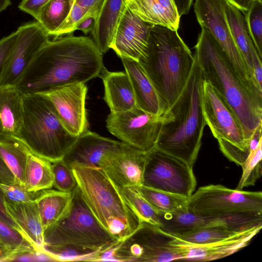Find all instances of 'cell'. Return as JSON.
<instances>
[{
	"instance_id": "obj_21",
	"label": "cell",
	"mask_w": 262,
	"mask_h": 262,
	"mask_svg": "<svg viewBox=\"0 0 262 262\" xmlns=\"http://www.w3.org/2000/svg\"><path fill=\"white\" fill-rule=\"evenodd\" d=\"M23 118L21 92L15 86L0 88V139H18Z\"/></svg>"
},
{
	"instance_id": "obj_34",
	"label": "cell",
	"mask_w": 262,
	"mask_h": 262,
	"mask_svg": "<svg viewBox=\"0 0 262 262\" xmlns=\"http://www.w3.org/2000/svg\"><path fill=\"white\" fill-rule=\"evenodd\" d=\"M0 242L15 253L37 249L24 234L1 218Z\"/></svg>"
},
{
	"instance_id": "obj_19",
	"label": "cell",
	"mask_w": 262,
	"mask_h": 262,
	"mask_svg": "<svg viewBox=\"0 0 262 262\" xmlns=\"http://www.w3.org/2000/svg\"><path fill=\"white\" fill-rule=\"evenodd\" d=\"M104 86L103 99L111 113H121L137 105L134 91L125 72H111L105 67L101 72Z\"/></svg>"
},
{
	"instance_id": "obj_5",
	"label": "cell",
	"mask_w": 262,
	"mask_h": 262,
	"mask_svg": "<svg viewBox=\"0 0 262 262\" xmlns=\"http://www.w3.org/2000/svg\"><path fill=\"white\" fill-rule=\"evenodd\" d=\"M139 62L168 110L183 90L193 66L190 49L177 30L152 25L146 55Z\"/></svg>"
},
{
	"instance_id": "obj_31",
	"label": "cell",
	"mask_w": 262,
	"mask_h": 262,
	"mask_svg": "<svg viewBox=\"0 0 262 262\" xmlns=\"http://www.w3.org/2000/svg\"><path fill=\"white\" fill-rule=\"evenodd\" d=\"M249 229L239 231L224 226H210L175 236L193 244H211L233 239L243 234Z\"/></svg>"
},
{
	"instance_id": "obj_36",
	"label": "cell",
	"mask_w": 262,
	"mask_h": 262,
	"mask_svg": "<svg viewBox=\"0 0 262 262\" xmlns=\"http://www.w3.org/2000/svg\"><path fill=\"white\" fill-rule=\"evenodd\" d=\"M52 163L53 187L61 191L71 192L78 186L72 168L63 160Z\"/></svg>"
},
{
	"instance_id": "obj_18",
	"label": "cell",
	"mask_w": 262,
	"mask_h": 262,
	"mask_svg": "<svg viewBox=\"0 0 262 262\" xmlns=\"http://www.w3.org/2000/svg\"><path fill=\"white\" fill-rule=\"evenodd\" d=\"M120 58L131 82L137 105L155 115L165 114L167 109L140 62L127 57Z\"/></svg>"
},
{
	"instance_id": "obj_30",
	"label": "cell",
	"mask_w": 262,
	"mask_h": 262,
	"mask_svg": "<svg viewBox=\"0 0 262 262\" xmlns=\"http://www.w3.org/2000/svg\"><path fill=\"white\" fill-rule=\"evenodd\" d=\"M118 189L141 222L159 228L161 225L160 212L142 195L136 186H117Z\"/></svg>"
},
{
	"instance_id": "obj_40",
	"label": "cell",
	"mask_w": 262,
	"mask_h": 262,
	"mask_svg": "<svg viewBox=\"0 0 262 262\" xmlns=\"http://www.w3.org/2000/svg\"><path fill=\"white\" fill-rule=\"evenodd\" d=\"M104 0H74L73 4L80 7L88 17L97 16Z\"/></svg>"
},
{
	"instance_id": "obj_1",
	"label": "cell",
	"mask_w": 262,
	"mask_h": 262,
	"mask_svg": "<svg viewBox=\"0 0 262 262\" xmlns=\"http://www.w3.org/2000/svg\"><path fill=\"white\" fill-rule=\"evenodd\" d=\"M104 67L102 53L93 39L70 33L49 40L15 87L23 95L42 94L68 83H85Z\"/></svg>"
},
{
	"instance_id": "obj_29",
	"label": "cell",
	"mask_w": 262,
	"mask_h": 262,
	"mask_svg": "<svg viewBox=\"0 0 262 262\" xmlns=\"http://www.w3.org/2000/svg\"><path fill=\"white\" fill-rule=\"evenodd\" d=\"M73 2L49 0L40 8L35 19L49 36H53L69 15Z\"/></svg>"
},
{
	"instance_id": "obj_48",
	"label": "cell",
	"mask_w": 262,
	"mask_h": 262,
	"mask_svg": "<svg viewBox=\"0 0 262 262\" xmlns=\"http://www.w3.org/2000/svg\"><path fill=\"white\" fill-rule=\"evenodd\" d=\"M10 0H0V13L11 5Z\"/></svg>"
},
{
	"instance_id": "obj_20",
	"label": "cell",
	"mask_w": 262,
	"mask_h": 262,
	"mask_svg": "<svg viewBox=\"0 0 262 262\" xmlns=\"http://www.w3.org/2000/svg\"><path fill=\"white\" fill-rule=\"evenodd\" d=\"M125 5L143 21L178 30L181 16L173 0H125Z\"/></svg>"
},
{
	"instance_id": "obj_9",
	"label": "cell",
	"mask_w": 262,
	"mask_h": 262,
	"mask_svg": "<svg viewBox=\"0 0 262 262\" xmlns=\"http://www.w3.org/2000/svg\"><path fill=\"white\" fill-rule=\"evenodd\" d=\"M188 207L199 213L210 215L262 214V193L209 185L200 187L191 194Z\"/></svg>"
},
{
	"instance_id": "obj_25",
	"label": "cell",
	"mask_w": 262,
	"mask_h": 262,
	"mask_svg": "<svg viewBox=\"0 0 262 262\" xmlns=\"http://www.w3.org/2000/svg\"><path fill=\"white\" fill-rule=\"evenodd\" d=\"M225 12L234 42L244 59L250 76L254 80L251 58L258 53L249 34L245 15L237 7L227 1Z\"/></svg>"
},
{
	"instance_id": "obj_3",
	"label": "cell",
	"mask_w": 262,
	"mask_h": 262,
	"mask_svg": "<svg viewBox=\"0 0 262 262\" xmlns=\"http://www.w3.org/2000/svg\"><path fill=\"white\" fill-rule=\"evenodd\" d=\"M194 57L207 81L235 115L249 141L262 123V92L244 82L210 32L202 27Z\"/></svg>"
},
{
	"instance_id": "obj_22",
	"label": "cell",
	"mask_w": 262,
	"mask_h": 262,
	"mask_svg": "<svg viewBox=\"0 0 262 262\" xmlns=\"http://www.w3.org/2000/svg\"><path fill=\"white\" fill-rule=\"evenodd\" d=\"M125 4L123 0H104L91 32L93 40L102 54L110 49Z\"/></svg>"
},
{
	"instance_id": "obj_24",
	"label": "cell",
	"mask_w": 262,
	"mask_h": 262,
	"mask_svg": "<svg viewBox=\"0 0 262 262\" xmlns=\"http://www.w3.org/2000/svg\"><path fill=\"white\" fill-rule=\"evenodd\" d=\"M160 217L161 225L159 228L174 236L183 235L215 224V220L212 216L194 212L188 206L173 212H160Z\"/></svg>"
},
{
	"instance_id": "obj_14",
	"label": "cell",
	"mask_w": 262,
	"mask_h": 262,
	"mask_svg": "<svg viewBox=\"0 0 262 262\" xmlns=\"http://www.w3.org/2000/svg\"><path fill=\"white\" fill-rule=\"evenodd\" d=\"M88 88L84 82H74L55 87L40 94L52 103L63 126L78 137L89 130L85 108Z\"/></svg>"
},
{
	"instance_id": "obj_27",
	"label": "cell",
	"mask_w": 262,
	"mask_h": 262,
	"mask_svg": "<svg viewBox=\"0 0 262 262\" xmlns=\"http://www.w3.org/2000/svg\"><path fill=\"white\" fill-rule=\"evenodd\" d=\"M53 185L52 163L30 151L25 170L24 186L29 191L38 192L52 188Z\"/></svg>"
},
{
	"instance_id": "obj_7",
	"label": "cell",
	"mask_w": 262,
	"mask_h": 262,
	"mask_svg": "<svg viewBox=\"0 0 262 262\" xmlns=\"http://www.w3.org/2000/svg\"><path fill=\"white\" fill-rule=\"evenodd\" d=\"M23 118L18 140L51 163L62 160L77 137L63 126L51 101L40 94L23 95Z\"/></svg>"
},
{
	"instance_id": "obj_50",
	"label": "cell",
	"mask_w": 262,
	"mask_h": 262,
	"mask_svg": "<svg viewBox=\"0 0 262 262\" xmlns=\"http://www.w3.org/2000/svg\"><path fill=\"white\" fill-rule=\"evenodd\" d=\"M124 1H125V0H123Z\"/></svg>"
},
{
	"instance_id": "obj_39",
	"label": "cell",
	"mask_w": 262,
	"mask_h": 262,
	"mask_svg": "<svg viewBox=\"0 0 262 262\" xmlns=\"http://www.w3.org/2000/svg\"><path fill=\"white\" fill-rule=\"evenodd\" d=\"M17 37L16 31L0 39V77L3 66L11 52Z\"/></svg>"
},
{
	"instance_id": "obj_13",
	"label": "cell",
	"mask_w": 262,
	"mask_h": 262,
	"mask_svg": "<svg viewBox=\"0 0 262 262\" xmlns=\"http://www.w3.org/2000/svg\"><path fill=\"white\" fill-rule=\"evenodd\" d=\"M16 31L15 42L2 69L0 88L15 86L39 51L50 40L49 35L37 21L23 24Z\"/></svg>"
},
{
	"instance_id": "obj_35",
	"label": "cell",
	"mask_w": 262,
	"mask_h": 262,
	"mask_svg": "<svg viewBox=\"0 0 262 262\" xmlns=\"http://www.w3.org/2000/svg\"><path fill=\"white\" fill-rule=\"evenodd\" d=\"M247 28L259 57L262 56V2L254 0L244 13Z\"/></svg>"
},
{
	"instance_id": "obj_49",
	"label": "cell",
	"mask_w": 262,
	"mask_h": 262,
	"mask_svg": "<svg viewBox=\"0 0 262 262\" xmlns=\"http://www.w3.org/2000/svg\"><path fill=\"white\" fill-rule=\"evenodd\" d=\"M252 2H253L254 0H251Z\"/></svg>"
},
{
	"instance_id": "obj_44",
	"label": "cell",
	"mask_w": 262,
	"mask_h": 262,
	"mask_svg": "<svg viewBox=\"0 0 262 262\" xmlns=\"http://www.w3.org/2000/svg\"><path fill=\"white\" fill-rule=\"evenodd\" d=\"M96 16H90L80 22L76 28V30L81 31L84 34L91 32L94 27Z\"/></svg>"
},
{
	"instance_id": "obj_23",
	"label": "cell",
	"mask_w": 262,
	"mask_h": 262,
	"mask_svg": "<svg viewBox=\"0 0 262 262\" xmlns=\"http://www.w3.org/2000/svg\"><path fill=\"white\" fill-rule=\"evenodd\" d=\"M6 210L23 232L37 250H43V232L35 201L12 203L5 201Z\"/></svg>"
},
{
	"instance_id": "obj_28",
	"label": "cell",
	"mask_w": 262,
	"mask_h": 262,
	"mask_svg": "<svg viewBox=\"0 0 262 262\" xmlns=\"http://www.w3.org/2000/svg\"><path fill=\"white\" fill-rule=\"evenodd\" d=\"M30 152L18 139H0V157L14 176L16 183L23 185L27 157Z\"/></svg>"
},
{
	"instance_id": "obj_26",
	"label": "cell",
	"mask_w": 262,
	"mask_h": 262,
	"mask_svg": "<svg viewBox=\"0 0 262 262\" xmlns=\"http://www.w3.org/2000/svg\"><path fill=\"white\" fill-rule=\"evenodd\" d=\"M72 192H63L52 188L40 191L34 201L44 230L65 213L72 200Z\"/></svg>"
},
{
	"instance_id": "obj_32",
	"label": "cell",
	"mask_w": 262,
	"mask_h": 262,
	"mask_svg": "<svg viewBox=\"0 0 262 262\" xmlns=\"http://www.w3.org/2000/svg\"><path fill=\"white\" fill-rule=\"evenodd\" d=\"M142 195L159 212H173L188 206L184 196L141 185L137 187Z\"/></svg>"
},
{
	"instance_id": "obj_15",
	"label": "cell",
	"mask_w": 262,
	"mask_h": 262,
	"mask_svg": "<svg viewBox=\"0 0 262 262\" xmlns=\"http://www.w3.org/2000/svg\"><path fill=\"white\" fill-rule=\"evenodd\" d=\"M152 26L141 19L125 5L110 48L119 57H127L139 61L146 55Z\"/></svg>"
},
{
	"instance_id": "obj_37",
	"label": "cell",
	"mask_w": 262,
	"mask_h": 262,
	"mask_svg": "<svg viewBox=\"0 0 262 262\" xmlns=\"http://www.w3.org/2000/svg\"><path fill=\"white\" fill-rule=\"evenodd\" d=\"M6 201L12 203L34 201L40 191H29L23 185L16 182L12 184L0 183Z\"/></svg>"
},
{
	"instance_id": "obj_12",
	"label": "cell",
	"mask_w": 262,
	"mask_h": 262,
	"mask_svg": "<svg viewBox=\"0 0 262 262\" xmlns=\"http://www.w3.org/2000/svg\"><path fill=\"white\" fill-rule=\"evenodd\" d=\"M165 118V114L155 115L136 105L126 112L110 113L106 127L121 142L148 152L155 148Z\"/></svg>"
},
{
	"instance_id": "obj_17",
	"label": "cell",
	"mask_w": 262,
	"mask_h": 262,
	"mask_svg": "<svg viewBox=\"0 0 262 262\" xmlns=\"http://www.w3.org/2000/svg\"><path fill=\"white\" fill-rule=\"evenodd\" d=\"M124 144L89 130L77 137L62 160L69 166L76 163L100 168L105 159Z\"/></svg>"
},
{
	"instance_id": "obj_4",
	"label": "cell",
	"mask_w": 262,
	"mask_h": 262,
	"mask_svg": "<svg viewBox=\"0 0 262 262\" xmlns=\"http://www.w3.org/2000/svg\"><path fill=\"white\" fill-rule=\"evenodd\" d=\"M194 58V64L186 84L165 113L155 146L192 167L201 146L206 125L202 106L204 79L201 68Z\"/></svg>"
},
{
	"instance_id": "obj_41",
	"label": "cell",
	"mask_w": 262,
	"mask_h": 262,
	"mask_svg": "<svg viewBox=\"0 0 262 262\" xmlns=\"http://www.w3.org/2000/svg\"><path fill=\"white\" fill-rule=\"evenodd\" d=\"M49 0H22L19 9L36 18L40 8Z\"/></svg>"
},
{
	"instance_id": "obj_38",
	"label": "cell",
	"mask_w": 262,
	"mask_h": 262,
	"mask_svg": "<svg viewBox=\"0 0 262 262\" xmlns=\"http://www.w3.org/2000/svg\"><path fill=\"white\" fill-rule=\"evenodd\" d=\"M86 18L85 14L82 9L73 4L69 15L54 34V38L65 34L73 33L76 30L79 24Z\"/></svg>"
},
{
	"instance_id": "obj_42",
	"label": "cell",
	"mask_w": 262,
	"mask_h": 262,
	"mask_svg": "<svg viewBox=\"0 0 262 262\" xmlns=\"http://www.w3.org/2000/svg\"><path fill=\"white\" fill-rule=\"evenodd\" d=\"M5 199L4 193L0 187V218L24 234L19 227L8 213L5 206Z\"/></svg>"
},
{
	"instance_id": "obj_47",
	"label": "cell",
	"mask_w": 262,
	"mask_h": 262,
	"mask_svg": "<svg viewBox=\"0 0 262 262\" xmlns=\"http://www.w3.org/2000/svg\"><path fill=\"white\" fill-rule=\"evenodd\" d=\"M15 252L0 242V261H11Z\"/></svg>"
},
{
	"instance_id": "obj_46",
	"label": "cell",
	"mask_w": 262,
	"mask_h": 262,
	"mask_svg": "<svg viewBox=\"0 0 262 262\" xmlns=\"http://www.w3.org/2000/svg\"><path fill=\"white\" fill-rule=\"evenodd\" d=\"M233 4L244 14L250 8L252 1L251 0H226Z\"/></svg>"
},
{
	"instance_id": "obj_11",
	"label": "cell",
	"mask_w": 262,
	"mask_h": 262,
	"mask_svg": "<svg viewBox=\"0 0 262 262\" xmlns=\"http://www.w3.org/2000/svg\"><path fill=\"white\" fill-rule=\"evenodd\" d=\"M226 0H195L194 10L200 26L206 28L219 44L238 76L251 87L261 91L250 76L232 35L225 12Z\"/></svg>"
},
{
	"instance_id": "obj_33",
	"label": "cell",
	"mask_w": 262,
	"mask_h": 262,
	"mask_svg": "<svg viewBox=\"0 0 262 262\" xmlns=\"http://www.w3.org/2000/svg\"><path fill=\"white\" fill-rule=\"evenodd\" d=\"M262 140L257 148L251 151L245 162L241 165L243 173L235 189L241 190L244 187L254 185L261 177Z\"/></svg>"
},
{
	"instance_id": "obj_2",
	"label": "cell",
	"mask_w": 262,
	"mask_h": 262,
	"mask_svg": "<svg viewBox=\"0 0 262 262\" xmlns=\"http://www.w3.org/2000/svg\"><path fill=\"white\" fill-rule=\"evenodd\" d=\"M72 194L63 215L45 229L43 250L54 261H105L120 241L100 225L78 186Z\"/></svg>"
},
{
	"instance_id": "obj_8",
	"label": "cell",
	"mask_w": 262,
	"mask_h": 262,
	"mask_svg": "<svg viewBox=\"0 0 262 262\" xmlns=\"http://www.w3.org/2000/svg\"><path fill=\"white\" fill-rule=\"evenodd\" d=\"M202 106L206 124L217 139L221 150L230 161L241 166L251 152L249 140H246L234 114L204 80Z\"/></svg>"
},
{
	"instance_id": "obj_10",
	"label": "cell",
	"mask_w": 262,
	"mask_h": 262,
	"mask_svg": "<svg viewBox=\"0 0 262 262\" xmlns=\"http://www.w3.org/2000/svg\"><path fill=\"white\" fill-rule=\"evenodd\" d=\"M196 180L192 167L160 150L147 152L142 185L189 198Z\"/></svg>"
},
{
	"instance_id": "obj_6",
	"label": "cell",
	"mask_w": 262,
	"mask_h": 262,
	"mask_svg": "<svg viewBox=\"0 0 262 262\" xmlns=\"http://www.w3.org/2000/svg\"><path fill=\"white\" fill-rule=\"evenodd\" d=\"M70 166L84 201L105 230L121 242L138 228L140 220L101 168L76 163Z\"/></svg>"
},
{
	"instance_id": "obj_45",
	"label": "cell",
	"mask_w": 262,
	"mask_h": 262,
	"mask_svg": "<svg viewBox=\"0 0 262 262\" xmlns=\"http://www.w3.org/2000/svg\"><path fill=\"white\" fill-rule=\"evenodd\" d=\"M178 13L180 16L186 14L192 4L193 0H173Z\"/></svg>"
},
{
	"instance_id": "obj_43",
	"label": "cell",
	"mask_w": 262,
	"mask_h": 262,
	"mask_svg": "<svg viewBox=\"0 0 262 262\" xmlns=\"http://www.w3.org/2000/svg\"><path fill=\"white\" fill-rule=\"evenodd\" d=\"M15 182L14 176L0 157V183L12 184Z\"/></svg>"
},
{
	"instance_id": "obj_16",
	"label": "cell",
	"mask_w": 262,
	"mask_h": 262,
	"mask_svg": "<svg viewBox=\"0 0 262 262\" xmlns=\"http://www.w3.org/2000/svg\"><path fill=\"white\" fill-rule=\"evenodd\" d=\"M147 152L126 144L110 155L101 168L118 187H139L143 184Z\"/></svg>"
}]
</instances>
